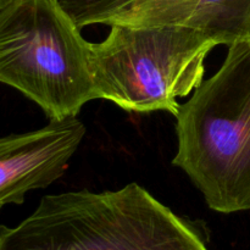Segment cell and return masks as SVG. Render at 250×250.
Masks as SVG:
<instances>
[{
	"instance_id": "cell-1",
	"label": "cell",
	"mask_w": 250,
	"mask_h": 250,
	"mask_svg": "<svg viewBox=\"0 0 250 250\" xmlns=\"http://www.w3.org/2000/svg\"><path fill=\"white\" fill-rule=\"evenodd\" d=\"M0 250H209L197 229L138 183L45 195Z\"/></svg>"
},
{
	"instance_id": "cell-2",
	"label": "cell",
	"mask_w": 250,
	"mask_h": 250,
	"mask_svg": "<svg viewBox=\"0 0 250 250\" xmlns=\"http://www.w3.org/2000/svg\"><path fill=\"white\" fill-rule=\"evenodd\" d=\"M172 164L211 210H250V39L229 46L220 70L176 115Z\"/></svg>"
},
{
	"instance_id": "cell-3",
	"label": "cell",
	"mask_w": 250,
	"mask_h": 250,
	"mask_svg": "<svg viewBox=\"0 0 250 250\" xmlns=\"http://www.w3.org/2000/svg\"><path fill=\"white\" fill-rule=\"evenodd\" d=\"M0 81L50 120L98 99L90 43L60 0H0Z\"/></svg>"
},
{
	"instance_id": "cell-4",
	"label": "cell",
	"mask_w": 250,
	"mask_h": 250,
	"mask_svg": "<svg viewBox=\"0 0 250 250\" xmlns=\"http://www.w3.org/2000/svg\"><path fill=\"white\" fill-rule=\"evenodd\" d=\"M216 39L187 27L111 26L106 39L90 43L98 99L131 112H180V98L203 83L205 59Z\"/></svg>"
},
{
	"instance_id": "cell-5",
	"label": "cell",
	"mask_w": 250,
	"mask_h": 250,
	"mask_svg": "<svg viewBox=\"0 0 250 250\" xmlns=\"http://www.w3.org/2000/svg\"><path fill=\"white\" fill-rule=\"evenodd\" d=\"M80 28L90 24L187 27L229 46L250 39V0H60Z\"/></svg>"
},
{
	"instance_id": "cell-6",
	"label": "cell",
	"mask_w": 250,
	"mask_h": 250,
	"mask_svg": "<svg viewBox=\"0 0 250 250\" xmlns=\"http://www.w3.org/2000/svg\"><path fill=\"white\" fill-rule=\"evenodd\" d=\"M77 116L50 120L37 131L0 139V205L22 204L29 190L46 188L65 173L85 136Z\"/></svg>"
}]
</instances>
